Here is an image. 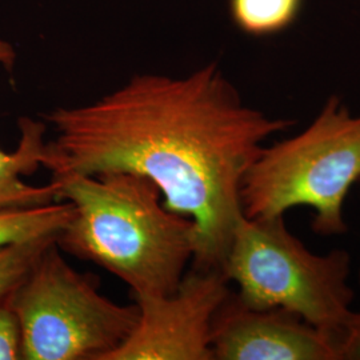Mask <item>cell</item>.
<instances>
[{
	"instance_id": "6da1fadb",
	"label": "cell",
	"mask_w": 360,
	"mask_h": 360,
	"mask_svg": "<svg viewBox=\"0 0 360 360\" xmlns=\"http://www.w3.org/2000/svg\"><path fill=\"white\" fill-rule=\"evenodd\" d=\"M46 120L55 131L43 154L52 179L120 171L153 180L165 206L193 220L200 271H223L243 217L245 171L269 138L295 124L245 105L217 65L186 77L135 75Z\"/></svg>"
},
{
	"instance_id": "7a4b0ae2",
	"label": "cell",
	"mask_w": 360,
	"mask_h": 360,
	"mask_svg": "<svg viewBox=\"0 0 360 360\" xmlns=\"http://www.w3.org/2000/svg\"><path fill=\"white\" fill-rule=\"evenodd\" d=\"M72 218L56 238L60 251L91 262L127 284L131 295L167 296L193 263L190 218L168 210L153 180L132 172L51 179Z\"/></svg>"
},
{
	"instance_id": "3957f363",
	"label": "cell",
	"mask_w": 360,
	"mask_h": 360,
	"mask_svg": "<svg viewBox=\"0 0 360 360\" xmlns=\"http://www.w3.org/2000/svg\"><path fill=\"white\" fill-rule=\"evenodd\" d=\"M360 183V115L331 96L309 127L295 136L263 146L240 184V207L248 219L284 217L295 207L314 211L312 231L347 232L345 200Z\"/></svg>"
},
{
	"instance_id": "277c9868",
	"label": "cell",
	"mask_w": 360,
	"mask_h": 360,
	"mask_svg": "<svg viewBox=\"0 0 360 360\" xmlns=\"http://www.w3.org/2000/svg\"><path fill=\"white\" fill-rule=\"evenodd\" d=\"M351 264L346 250L326 255L311 252L287 229L284 217H242L233 230L223 272L238 285L236 294L245 303L291 311L328 335L335 347L352 312Z\"/></svg>"
},
{
	"instance_id": "5b68a950",
	"label": "cell",
	"mask_w": 360,
	"mask_h": 360,
	"mask_svg": "<svg viewBox=\"0 0 360 360\" xmlns=\"http://www.w3.org/2000/svg\"><path fill=\"white\" fill-rule=\"evenodd\" d=\"M56 242L8 295L20 323L22 359L107 360L139 322V309L99 292L98 278L67 263Z\"/></svg>"
},
{
	"instance_id": "8992f818",
	"label": "cell",
	"mask_w": 360,
	"mask_h": 360,
	"mask_svg": "<svg viewBox=\"0 0 360 360\" xmlns=\"http://www.w3.org/2000/svg\"><path fill=\"white\" fill-rule=\"evenodd\" d=\"M229 283L223 271L193 269L171 295H132L139 322L107 360H214L211 324Z\"/></svg>"
},
{
	"instance_id": "52a82bcc",
	"label": "cell",
	"mask_w": 360,
	"mask_h": 360,
	"mask_svg": "<svg viewBox=\"0 0 360 360\" xmlns=\"http://www.w3.org/2000/svg\"><path fill=\"white\" fill-rule=\"evenodd\" d=\"M214 360H338L328 335L291 311L259 309L230 291L211 324Z\"/></svg>"
},
{
	"instance_id": "ba28073f",
	"label": "cell",
	"mask_w": 360,
	"mask_h": 360,
	"mask_svg": "<svg viewBox=\"0 0 360 360\" xmlns=\"http://www.w3.org/2000/svg\"><path fill=\"white\" fill-rule=\"evenodd\" d=\"M16 52L0 39V65L13 71ZM20 141L13 153L0 150V208L37 207L58 202V187L53 181L46 186H32L23 176L34 175L43 167L46 147V123L31 117L19 120Z\"/></svg>"
},
{
	"instance_id": "9c48e42d",
	"label": "cell",
	"mask_w": 360,
	"mask_h": 360,
	"mask_svg": "<svg viewBox=\"0 0 360 360\" xmlns=\"http://www.w3.org/2000/svg\"><path fill=\"white\" fill-rule=\"evenodd\" d=\"M71 218L72 206L67 202L0 208V248L44 235H59Z\"/></svg>"
},
{
	"instance_id": "30bf717a",
	"label": "cell",
	"mask_w": 360,
	"mask_h": 360,
	"mask_svg": "<svg viewBox=\"0 0 360 360\" xmlns=\"http://www.w3.org/2000/svg\"><path fill=\"white\" fill-rule=\"evenodd\" d=\"M304 0H230L233 25L245 35L264 38L281 34L297 20Z\"/></svg>"
},
{
	"instance_id": "8fae6325",
	"label": "cell",
	"mask_w": 360,
	"mask_h": 360,
	"mask_svg": "<svg viewBox=\"0 0 360 360\" xmlns=\"http://www.w3.org/2000/svg\"><path fill=\"white\" fill-rule=\"evenodd\" d=\"M58 235H44L0 248V300L6 299L35 267Z\"/></svg>"
},
{
	"instance_id": "7c38bea8",
	"label": "cell",
	"mask_w": 360,
	"mask_h": 360,
	"mask_svg": "<svg viewBox=\"0 0 360 360\" xmlns=\"http://www.w3.org/2000/svg\"><path fill=\"white\" fill-rule=\"evenodd\" d=\"M23 338L8 296L0 300V360L22 359Z\"/></svg>"
},
{
	"instance_id": "4fadbf2b",
	"label": "cell",
	"mask_w": 360,
	"mask_h": 360,
	"mask_svg": "<svg viewBox=\"0 0 360 360\" xmlns=\"http://www.w3.org/2000/svg\"><path fill=\"white\" fill-rule=\"evenodd\" d=\"M335 349L338 360H360V311H352L340 335Z\"/></svg>"
},
{
	"instance_id": "5bb4252c",
	"label": "cell",
	"mask_w": 360,
	"mask_h": 360,
	"mask_svg": "<svg viewBox=\"0 0 360 360\" xmlns=\"http://www.w3.org/2000/svg\"><path fill=\"white\" fill-rule=\"evenodd\" d=\"M359 284H360V271H359Z\"/></svg>"
}]
</instances>
